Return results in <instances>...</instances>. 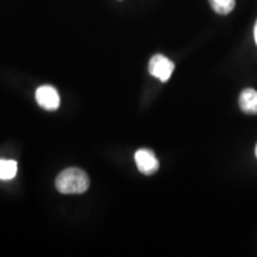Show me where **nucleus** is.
Segmentation results:
<instances>
[{"mask_svg":"<svg viewBox=\"0 0 257 257\" xmlns=\"http://www.w3.org/2000/svg\"><path fill=\"white\" fill-rule=\"evenodd\" d=\"M240 110L246 114H257V91L246 88L239 96Z\"/></svg>","mask_w":257,"mask_h":257,"instance_id":"5","label":"nucleus"},{"mask_svg":"<svg viewBox=\"0 0 257 257\" xmlns=\"http://www.w3.org/2000/svg\"><path fill=\"white\" fill-rule=\"evenodd\" d=\"M55 186L62 194H82L89 187V179L82 169L72 167L60 173Z\"/></svg>","mask_w":257,"mask_h":257,"instance_id":"1","label":"nucleus"},{"mask_svg":"<svg viewBox=\"0 0 257 257\" xmlns=\"http://www.w3.org/2000/svg\"><path fill=\"white\" fill-rule=\"evenodd\" d=\"M174 68V63L161 54L153 56L149 62V73L162 82H166L172 76Z\"/></svg>","mask_w":257,"mask_h":257,"instance_id":"2","label":"nucleus"},{"mask_svg":"<svg viewBox=\"0 0 257 257\" xmlns=\"http://www.w3.org/2000/svg\"><path fill=\"white\" fill-rule=\"evenodd\" d=\"M36 100L44 110L54 111L60 106L59 93L51 86H42L36 91Z\"/></svg>","mask_w":257,"mask_h":257,"instance_id":"4","label":"nucleus"},{"mask_svg":"<svg viewBox=\"0 0 257 257\" xmlns=\"http://www.w3.org/2000/svg\"><path fill=\"white\" fill-rule=\"evenodd\" d=\"M137 168L144 175H153L159 170L160 162L152 150L141 149L135 155Z\"/></svg>","mask_w":257,"mask_h":257,"instance_id":"3","label":"nucleus"},{"mask_svg":"<svg viewBox=\"0 0 257 257\" xmlns=\"http://www.w3.org/2000/svg\"><path fill=\"white\" fill-rule=\"evenodd\" d=\"M211 8L219 15H229L234 9L236 0H208Z\"/></svg>","mask_w":257,"mask_h":257,"instance_id":"7","label":"nucleus"},{"mask_svg":"<svg viewBox=\"0 0 257 257\" xmlns=\"http://www.w3.org/2000/svg\"><path fill=\"white\" fill-rule=\"evenodd\" d=\"M253 36H255V41H256V44H257V22L255 24V29H253Z\"/></svg>","mask_w":257,"mask_h":257,"instance_id":"8","label":"nucleus"},{"mask_svg":"<svg viewBox=\"0 0 257 257\" xmlns=\"http://www.w3.org/2000/svg\"><path fill=\"white\" fill-rule=\"evenodd\" d=\"M255 154H256V157H257V144H256V148H255Z\"/></svg>","mask_w":257,"mask_h":257,"instance_id":"9","label":"nucleus"},{"mask_svg":"<svg viewBox=\"0 0 257 257\" xmlns=\"http://www.w3.org/2000/svg\"><path fill=\"white\" fill-rule=\"evenodd\" d=\"M17 174V162L14 160H0V179L11 180Z\"/></svg>","mask_w":257,"mask_h":257,"instance_id":"6","label":"nucleus"}]
</instances>
